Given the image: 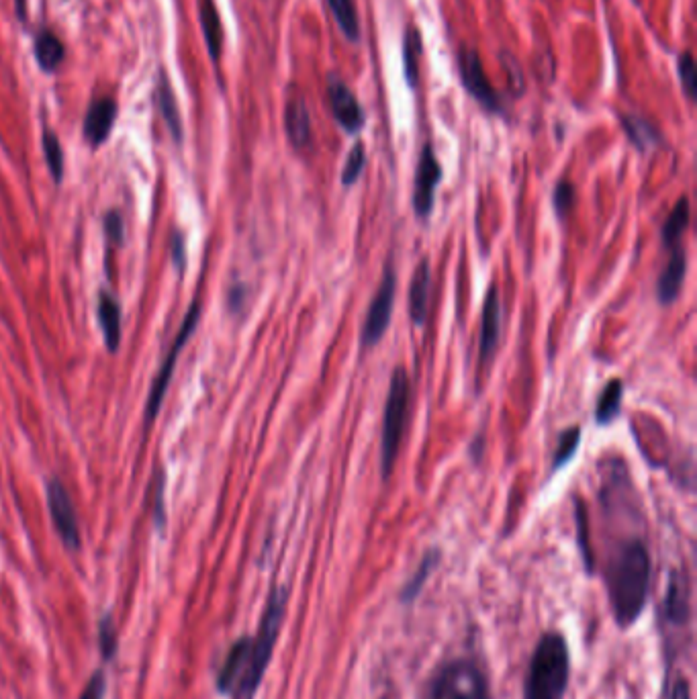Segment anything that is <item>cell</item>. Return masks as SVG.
<instances>
[{"label":"cell","instance_id":"1","mask_svg":"<svg viewBox=\"0 0 697 699\" xmlns=\"http://www.w3.org/2000/svg\"><path fill=\"white\" fill-rule=\"evenodd\" d=\"M606 587L614 622L626 630L638 622L650 589V554L642 540L622 542L606 567Z\"/></svg>","mask_w":697,"mask_h":699},{"label":"cell","instance_id":"2","mask_svg":"<svg viewBox=\"0 0 697 699\" xmlns=\"http://www.w3.org/2000/svg\"><path fill=\"white\" fill-rule=\"evenodd\" d=\"M571 681V652L559 630L544 632L532 652L524 699H565Z\"/></svg>","mask_w":697,"mask_h":699},{"label":"cell","instance_id":"3","mask_svg":"<svg viewBox=\"0 0 697 699\" xmlns=\"http://www.w3.org/2000/svg\"><path fill=\"white\" fill-rule=\"evenodd\" d=\"M287 601H289V589L283 585H276L270 589L266 610L262 614L260 626L256 636H250L248 655H246V667L242 681L238 689L234 691V699H254L256 691L260 689V683L266 675V669L270 665L272 652L281 634L285 616H287Z\"/></svg>","mask_w":697,"mask_h":699},{"label":"cell","instance_id":"4","mask_svg":"<svg viewBox=\"0 0 697 699\" xmlns=\"http://www.w3.org/2000/svg\"><path fill=\"white\" fill-rule=\"evenodd\" d=\"M409 407V379L403 366L393 370L389 383L385 415H383V432H381V473L387 481L393 473V466L399 454V444L403 436V426Z\"/></svg>","mask_w":697,"mask_h":699},{"label":"cell","instance_id":"5","mask_svg":"<svg viewBox=\"0 0 697 699\" xmlns=\"http://www.w3.org/2000/svg\"><path fill=\"white\" fill-rule=\"evenodd\" d=\"M430 699H489L485 677L469 659H456L438 673Z\"/></svg>","mask_w":697,"mask_h":699},{"label":"cell","instance_id":"6","mask_svg":"<svg viewBox=\"0 0 697 699\" xmlns=\"http://www.w3.org/2000/svg\"><path fill=\"white\" fill-rule=\"evenodd\" d=\"M456 64L464 90H467L487 113L505 115L503 101L485 74L479 52L475 48H469V45H460L456 52Z\"/></svg>","mask_w":697,"mask_h":699},{"label":"cell","instance_id":"7","mask_svg":"<svg viewBox=\"0 0 697 699\" xmlns=\"http://www.w3.org/2000/svg\"><path fill=\"white\" fill-rule=\"evenodd\" d=\"M395 289H397V276L391 266H385L379 291L373 297V301H370V307L366 311V319L362 325V334H360L362 348H373L383 340L391 323L393 307H395Z\"/></svg>","mask_w":697,"mask_h":699},{"label":"cell","instance_id":"8","mask_svg":"<svg viewBox=\"0 0 697 699\" xmlns=\"http://www.w3.org/2000/svg\"><path fill=\"white\" fill-rule=\"evenodd\" d=\"M199 317H201V303H199V299H195V303L191 305L187 317H184V321H182V328H180V332H178L174 344L170 346L168 356H166V360H164V364H162V368H160V372H158V377H156V381H154V385H152V391H150V395H148L146 424H152V422H154L156 415H158V411H160V407H162L164 395H166V391H168V383H170L172 372H174V364H176V360H178V356H180V350L184 348V344L189 342L191 334L195 332L197 323H199Z\"/></svg>","mask_w":697,"mask_h":699},{"label":"cell","instance_id":"9","mask_svg":"<svg viewBox=\"0 0 697 699\" xmlns=\"http://www.w3.org/2000/svg\"><path fill=\"white\" fill-rule=\"evenodd\" d=\"M442 180V164L430 144L422 148L420 162L415 170V189H413V211L417 219H428L434 211L436 189Z\"/></svg>","mask_w":697,"mask_h":699},{"label":"cell","instance_id":"10","mask_svg":"<svg viewBox=\"0 0 697 699\" xmlns=\"http://www.w3.org/2000/svg\"><path fill=\"white\" fill-rule=\"evenodd\" d=\"M45 497H48V509H50L54 528L60 534L64 546L68 550H78L80 530H78L76 509L68 489L58 479H52L48 481V487H45Z\"/></svg>","mask_w":697,"mask_h":699},{"label":"cell","instance_id":"11","mask_svg":"<svg viewBox=\"0 0 697 699\" xmlns=\"http://www.w3.org/2000/svg\"><path fill=\"white\" fill-rule=\"evenodd\" d=\"M328 97H330L332 115L338 121V125L350 135L358 133L366 123L364 109L358 103L354 92L350 90V86L336 74H332L328 80Z\"/></svg>","mask_w":697,"mask_h":699},{"label":"cell","instance_id":"12","mask_svg":"<svg viewBox=\"0 0 697 699\" xmlns=\"http://www.w3.org/2000/svg\"><path fill=\"white\" fill-rule=\"evenodd\" d=\"M499 332H501V299L497 293V287H489L483 303V315H481V338H479V356L481 364H487L499 344Z\"/></svg>","mask_w":697,"mask_h":699},{"label":"cell","instance_id":"13","mask_svg":"<svg viewBox=\"0 0 697 699\" xmlns=\"http://www.w3.org/2000/svg\"><path fill=\"white\" fill-rule=\"evenodd\" d=\"M685 276H687V254L683 246H675L669 250V258L657 281V297L661 305H671L677 301L685 283Z\"/></svg>","mask_w":697,"mask_h":699},{"label":"cell","instance_id":"14","mask_svg":"<svg viewBox=\"0 0 697 699\" xmlns=\"http://www.w3.org/2000/svg\"><path fill=\"white\" fill-rule=\"evenodd\" d=\"M117 119V103L113 99H97L86 111L84 117V137L90 146H101Z\"/></svg>","mask_w":697,"mask_h":699},{"label":"cell","instance_id":"15","mask_svg":"<svg viewBox=\"0 0 697 699\" xmlns=\"http://www.w3.org/2000/svg\"><path fill=\"white\" fill-rule=\"evenodd\" d=\"M248 644H250V636H242L234 644H231L227 657L217 673V679H215V687L221 695H234V691L238 689L242 675H244V667H246Z\"/></svg>","mask_w":697,"mask_h":699},{"label":"cell","instance_id":"16","mask_svg":"<svg viewBox=\"0 0 697 699\" xmlns=\"http://www.w3.org/2000/svg\"><path fill=\"white\" fill-rule=\"evenodd\" d=\"M691 616L689 583L683 571H671L665 595V618L673 626H685Z\"/></svg>","mask_w":697,"mask_h":699},{"label":"cell","instance_id":"17","mask_svg":"<svg viewBox=\"0 0 697 699\" xmlns=\"http://www.w3.org/2000/svg\"><path fill=\"white\" fill-rule=\"evenodd\" d=\"M430 289H432V268H430V260L424 258L420 264H417L411 278V287H409V313H411L413 325H417V328H422L426 323Z\"/></svg>","mask_w":697,"mask_h":699},{"label":"cell","instance_id":"18","mask_svg":"<svg viewBox=\"0 0 697 699\" xmlns=\"http://www.w3.org/2000/svg\"><path fill=\"white\" fill-rule=\"evenodd\" d=\"M285 129L295 150H303L311 144V115L303 97H293L287 103Z\"/></svg>","mask_w":697,"mask_h":699},{"label":"cell","instance_id":"19","mask_svg":"<svg viewBox=\"0 0 697 699\" xmlns=\"http://www.w3.org/2000/svg\"><path fill=\"white\" fill-rule=\"evenodd\" d=\"M620 123L624 133L628 135L630 144L638 150V152H648L657 146L663 144V135L659 133V129L650 123L648 119L636 115V113H626L620 115Z\"/></svg>","mask_w":697,"mask_h":699},{"label":"cell","instance_id":"20","mask_svg":"<svg viewBox=\"0 0 697 699\" xmlns=\"http://www.w3.org/2000/svg\"><path fill=\"white\" fill-rule=\"evenodd\" d=\"M199 21L203 27V35L207 41V50L213 62H219L223 52V25L215 0H201L199 3Z\"/></svg>","mask_w":697,"mask_h":699},{"label":"cell","instance_id":"21","mask_svg":"<svg viewBox=\"0 0 697 699\" xmlns=\"http://www.w3.org/2000/svg\"><path fill=\"white\" fill-rule=\"evenodd\" d=\"M99 323L107 348L111 352H117L121 344V307L109 293L99 295Z\"/></svg>","mask_w":697,"mask_h":699},{"label":"cell","instance_id":"22","mask_svg":"<svg viewBox=\"0 0 697 699\" xmlns=\"http://www.w3.org/2000/svg\"><path fill=\"white\" fill-rule=\"evenodd\" d=\"M422 45V33L417 31V27L409 25L403 37V76L409 88H415L417 80H420V58L424 52Z\"/></svg>","mask_w":697,"mask_h":699},{"label":"cell","instance_id":"23","mask_svg":"<svg viewBox=\"0 0 697 699\" xmlns=\"http://www.w3.org/2000/svg\"><path fill=\"white\" fill-rule=\"evenodd\" d=\"M622 397H624V385L620 379H612L606 387H603L595 407V422L599 426H610L616 422L622 411Z\"/></svg>","mask_w":697,"mask_h":699},{"label":"cell","instance_id":"24","mask_svg":"<svg viewBox=\"0 0 697 699\" xmlns=\"http://www.w3.org/2000/svg\"><path fill=\"white\" fill-rule=\"evenodd\" d=\"M35 58L45 72H54L66 58V48L52 31H41L35 39Z\"/></svg>","mask_w":697,"mask_h":699},{"label":"cell","instance_id":"25","mask_svg":"<svg viewBox=\"0 0 697 699\" xmlns=\"http://www.w3.org/2000/svg\"><path fill=\"white\" fill-rule=\"evenodd\" d=\"M158 107L160 113L164 117V123L168 127V131L172 133L174 142L180 144L182 142V121H180V113H178V103L172 92L170 80L168 76L162 72L160 74V82H158Z\"/></svg>","mask_w":697,"mask_h":699},{"label":"cell","instance_id":"26","mask_svg":"<svg viewBox=\"0 0 697 699\" xmlns=\"http://www.w3.org/2000/svg\"><path fill=\"white\" fill-rule=\"evenodd\" d=\"M689 227V199L681 197L677 201V205L673 207V211L669 213V217L663 223L661 229V238L667 250L681 246V240L685 236V231Z\"/></svg>","mask_w":697,"mask_h":699},{"label":"cell","instance_id":"27","mask_svg":"<svg viewBox=\"0 0 697 699\" xmlns=\"http://www.w3.org/2000/svg\"><path fill=\"white\" fill-rule=\"evenodd\" d=\"M440 563V550L438 548H432L424 554L422 558V563L420 567L415 569V573L411 575V579L405 583V587L401 589V601L403 603H413L417 597H420L426 581L430 579V575L434 573V569L438 567Z\"/></svg>","mask_w":697,"mask_h":699},{"label":"cell","instance_id":"28","mask_svg":"<svg viewBox=\"0 0 697 699\" xmlns=\"http://www.w3.org/2000/svg\"><path fill=\"white\" fill-rule=\"evenodd\" d=\"M325 5L330 7L344 37L350 43H358L360 41V21H358L354 0H325Z\"/></svg>","mask_w":697,"mask_h":699},{"label":"cell","instance_id":"29","mask_svg":"<svg viewBox=\"0 0 697 699\" xmlns=\"http://www.w3.org/2000/svg\"><path fill=\"white\" fill-rule=\"evenodd\" d=\"M579 442H581V430H579L577 426H575V428H569V430H565V432L561 434L559 446H556L554 456H552L550 475H554V473H559L561 469H565V466L571 462V458L577 454Z\"/></svg>","mask_w":697,"mask_h":699},{"label":"cell","instance_id":"30","mask_svg":"<svg viewBox=\"0 0 697 699\" xmlns=\"http://www.w3.org/2000/svg\"><path fill=\"white\" fill-rule=\"evenodd\" d=\"M43 154H45V162H48V168H50V174L54 176V180L62 182V178H64V152H62L58 135L50 129L43 131Z\"/></svg>","mask_w":697,"mask_h":699},{"label":"cell","instance_id":"31","mask_svg":"<svg viewBox=\"0 0 697 699\" xmlns=\"http://www.w3.org/2000/svg\"><path fill=\"white\" fill-rule=\"evenodd\" d=\"M99 648H101V657L105 663H111L117 657V650H119L117 626H115V620L109 612L103 614V618L99 620Z\"/></svg>","mask_w":697,"mask_h":699},{"label":"cell","instance_id":"32","mask_svg":"<svg viewBox=\"0 0 697 699\" xmlns=\"http://www.w3.org/2000/svg\"><path fill=\"white\" fill-rule=\"evenodd\" d=\"M677 72L681 78V88L689 101L695 99V86H697V74H695V60L691 52H681L677 62Z\"/></svg>","mask_w":697,"mask_h":699},{"label":"cell","instance_id":"33","mask_svg":"<svg viewBox=\"0 0 697 699\" xmlns=\"http://www.w3.org/2000/svg\"><path fill=\"white\" fill-rule=\"evenodd\" d=\"M499 60L507 72V82H509V88L514 90V95H524V90H526V78H524V72L520 68V62L511 56L507 50H501L499 52Z\"/></svg>","mask_w":697,"mask_h":699},{"label":"cell","instance_id":"34","mask_svg":"<svg viewBox=\"0 0 697 699\" xmlns=\"http://www.w3.org/2000/svg\"><path fill=\"white\" fill-rule=\"evenodd\" d=\"M364 164H366L364 146L358 142V144L350 150V154H348L346 166H344V170H342V184H344V186H352V184L360 178V174H362V170H364Z\"/></svg>","mask_w":697,"mask_h":699},{"label":"cell","instance_id":"35","mask_svg":"<svg viewBox=\"0 0 697 699\" xmlns=\"http://www.w3.org/2000/svg\"><path fill=\"white\" fill-rule=\"evenodd\" d=\"M573 203H575V186L569 180H561L554 186V193H552V207L556 215L565 217V213L571 211Z\"/></svg>","mask_w":697,"mask_h":699},{"label":"cell","instance_id":"36","mask_svg":"<svg viewBox=\"0 0 697 699\" xmlns=\"http://www.w3.org/2000/svg\"><path fill=\"white\" fill-rule=\"evenodd\" d=\"M577 536H579V548H581V556L585 561V569L591 575L593 573V558H591V548H589L587 516H585V509H581V505L577 507Z\"/></svg>","mask_w":697,"mask_h":699},{"label":"cell","instance_id":"37","mask_svg":"<svg viewBox=\"0 0 697 699\" xmlns=\"http://www.w3.org/2000/svg\"><path fill=\"white\" fill-rule=\"evenodd\" d=\"M107 693V675L103 669H97L84 685L80 699H105Z\"/></svg>","mask_w":697,"mask_h":699},{"label":"cell","instance_id":"38","mask_svg":"<svg viewBox=\"0 0 697 699\" xmlns=\"http://www.w3.org/2000/svg\"><path fill=\"white\" fill-rule=\"evenodd\" d=\"M105 231L109 233V238L115 242V244H123V238H125V225H123V219L119 213L111 211L105 215Z\"/></svg>","mask_w":697,"mask_h":699},{"label":"cell","instance_id":"39","mask_svg":"<svg viewBox=\"0 0 697 699\" xmlns=\"http://www.w3.org/2000/svg\"><path fill=\"white\" fill-rule=\"evenodd\" d=\"M172 256H174L178 270H184V256H187V252H184V238L180 236V233H176V236L172 238Z\"/></svg>","mask_w":697,"mask_h":699},{"label":"cell","instance_id":"40","mask_svg":"<svg viewBox=\"0 0 697 699\" xmlns=\"http://www.w3.org/2000/svg\"><path fill=\"white\" fill-rule=\"evenodd\" d=\"M671 699H691V687L685 677L677 679V683L671 689Z\"/></svg>","mask_w":697,"mask_h":699},{"label":"cell","instance_id":"41","mask_svg":"<svg viewBox=\"0 0 697 699\" xmlns=\"http://www.w3.org/2000/svg\"><path fill=\"white\" fill-rule=\"evenodd\" d=\"M481 440H483V438H477V442L471 446V452H473L475 460H479V458H481V452H483V448H481Z\"/></svg>","mask_w":697,"mask_h":699},{"label":"cell","instance_id":"42","mask_svg":"<svg viewBox=\"0 0 697 699\" xmlns=\"http://www.w3.org/2000/svg\"><path fill=\"white\" fill-rule=\"evenodd\" d=\"M636 3H638V0H636Z\"/></svg>","mask_w":697,"mask_h":699}]
</instances>
